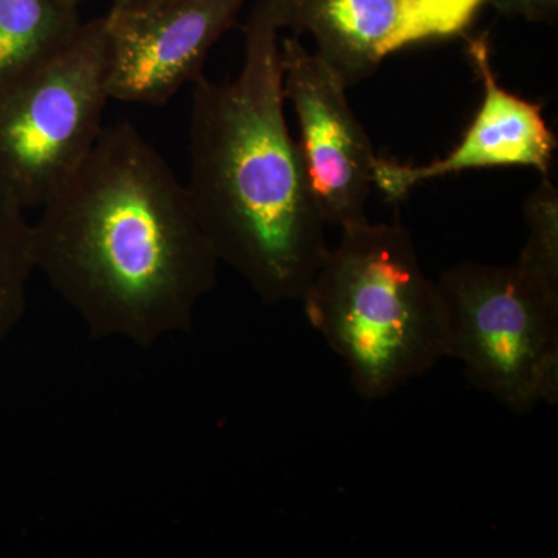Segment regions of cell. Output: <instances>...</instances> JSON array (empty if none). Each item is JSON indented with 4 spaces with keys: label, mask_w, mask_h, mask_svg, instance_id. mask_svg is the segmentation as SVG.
Masks as SVG:
<instances>
[{
    "label": "cell",
    "mask_w": 558,
    "mask_h": 558,
    "mask_svg": "<svg viewBox=\"0 0 558 558\" xmlns=\"http://www.w3.org/2000/svg\"><path fill=\"white\" fill-rule=\"evenodd\" d=\"M33 223L36 269L98 339L189 329L218 279L185 185L130 121L105 128Z\"/></svg>",
    "instance_id": "obj_1"
},
{
    "label": "cell",
    "mask_w": 558,
    "mask_h": 558,
    "mask_svg": "<svg viewBox=\"0 0 558 558\" xmlns=\"http://www.w3.org/2000/svg\"><path fill=\"white\" fill-rule=\"evenodd\" d=\"M279 32L274 3L259 0L244 25L240 75L193 84L183 182L216 258L270 306L303 300L329 250L286 121Z\"/></svg>",
    "instance_id": "obj_2"
},
{
    "label": "cell",
    "mask_w": 558,
    "mask_h": 558,
    "mask_svg": "<svg viewBox=\"0 0 558 558\" xmlns=\"http://www.w3.org/2000/svg\"><path fill=\"white\" fill-rule=\"evenodd\" d=\"M300 303L362 398H385L446 357L438 282L400 223L343 227Z\"/></svg>",
    "instance_id": "obj_3"
},
{
    "label": "cell",
    "mask_w": 558,
    "mask_h": 558,
    "mask_svg": "<svg viewBox=\"0 0 558 558\" xmlns=\"http://www.w3.org/2000/svg\"><path fill=\"white\" fill-rule=\"evenodd\" d=\"M446 357L517 414L558 402V288L519 263H464L438 279Z\"/></svg>",
    "instance_id": "obj_4"
},
{
    "label": "cell",
    "mask_w": 558,
    "mask_h": 558,
    "mask_svg": "<svg viewBox=\"0 0 558 558\" xmlns=\"http://www.w3.org/2000/svg\"><path fill=\"white\" fill-rule=\"evenodd\" d=\"M110 100L105 20L0 94V182L40 208L87 159Z\"/></svg>",
    "instance_id": "obj_5"
},
{
    "label": "cell",
    "mask_w": 558,
    "mask_h": 558,
    "mask_svg": "<svg viewBox=\"0 0 558 558\" xmlns=\"http://www.w3.org/2000/svg\"><path fill=\"white\" fill-rule=\"evenodd\" d=\"M282 92L299 120V148L323 219L343 227L366 218L377 156L349 106L347 84L296 38L281 43Z\"/></svg>",
    "instance_id": "obj_6"
},
{
    "label": "cell",
    "mask_w": 558,
    "mask_h": 558,
    "mask_svg": "<svg viewBox=\"0 0 558 558\" xmlns=\"http://www.w3.org/2000/svg\"><path fill=\"white\" fill-rule=\"evenodd\" d=\"M245 0H163L110 9L105 20L110 100L163 106L204 76L209 51L236 24Z\"/></svg>",
    "instance_id": "obj_7"
},
{
    "label": "cell",
    "mask_w": 558,
    "mask_h": 558,
    "mask_svg": "<svg viewBox=\"0 0 558 558\" xmlns=\"http://www.w3.org/2000/svg\"><path fill=\"white\" fill-rule=\"evenodd\" d=\"M279 27L310 33L347 87L385 58L417 44L464 36L486 0H271Z\"/></svg>",
    "instance_id": "obj_8"
},
{
    "label": "cell",
    "mask_w": 558,
    "mask_h": 558,
    "mask_svg": "<svg viewBox=\"0 0 558 558\" xmlns=\"http://www.w3.org/2000/svg\"><path fill=\"white\" fill-rule=\"evenodd\" d=\"M468 40L470 62L483 83L480 109L461 142L442 159L413 167L377 156L374 186L389 201L405 199L418 183L462 171L523 167L549 178L557 138L543 117L542 105L510 94L498 83L487 35Z\"/></svg>",
    "instance_id": "obj_9"
},
{
    "label": "cell",
    "mask_w": 558,
    "mask_h": 558,
    "mask_svg": "<svg viewBox=\"0 0 558 558\" xmlns=\"http://www.w3.org/2000/svg\"><path fill=\"white\" fill-rule=\"evenodd\" d=\"M81 25L70 0H0V94L64 49Z\"/></svg>",
    "instance_id": "obj_10"
},
{
    "label": "cell",
    "mask_w": 558,
    "mask_h": 558,
    "mask_svg": "<svg viewBox=\"0 0 558 558\" xmlns=\"http://www.w3.org/2000/svg\"><path fill=\"white\" fill-rule=\"evenodd\" d=\"M25 209L0 182V343L24 315L28 281L36 270L33 223Z\"/></svg>",
    "instance_id": "obj_11"
},
{
    "label": "cell",
    "mask_w": 558,
    "mask_h": 558,
    "mask_svg": "<svg viewBox=\"0 0 558 558\" xmlns=\"http://www.w3.org/2000/svg\"><path fill=\"white\" fill-rule=\"evenodd\" d=\"M524 219L527 241L519 264L558 288V191L549 178L527 197Z\"/></svg>",
    "instance_id": "obj_12"
},
{
    "label": "cell",
    "mask_w": 558,
    "mask_h": 558,
    "mask_svg": "<svg viewBox=\"0 0 558 558\" xmlns=\"http://www.w3.org/2000/svg\"><path fill=\"white\" fill-rule=\"evenodd\" d=\"M499 14L527 22L553 24L558 16V0H486Z\"/></svg>",
    "instance_id": "obj_13"
},
{
    "label": "cell",
    "mask_w": 558,
    "mask_h": 558,
    "mask_svg": "<svg viewBox=\"0 0 558 558\" xmlns=\"http://www.w3.org/2000/svg\"><path fill=\"white\" fill-rule=\"evenodd\" d=\"M160 2H163V0H112V9L128 11L145 10Z\"/></svg>",
    "instance_id": "obj_14"
},
{
    "label": "cell",
    "mask_w": 558,
    "mask_h": 558,
    "mask_svg": "<svg viewBox=\"0 0 558 558\" xmlns=\"http://www.w3.org/2000/svg\"><path fill=\"white\" fill-rule=\"evenodd\" d=\"M70 2H73L75 5L80 7V3L83 2V0H70Z\"/></svg>",
    "instance_id": "obj_15"
}]
</instances>
